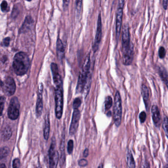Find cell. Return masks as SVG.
<instances>
[{
    "mask_svg": "<svg viewBox=\"0 0 168 168\" xmlns=\"http://www.w3.org/2000/svg\"><path fill=\"white\" fill-rule=\"evenodd\" d=\"M13 67L14 73L18 76L26 74L30 67V60L27 54L23 52L16 53L13 58Z\"/></svg>",
    "mask_w": 168,
    "mask_h": 168,
    "instance_id": "obj_1",
    "label": "cell"
},
{
    "mask_svg": "<svg viewBox=\"0 0 168 168\" xmlns=\"http://www.w3.org/2000/svg\"><path fill=\"white\" fill-rule=\"evenodd\" d=\"M90 58L89 54L86 58L83 64L82 70L78 78V82L76 87V92L77 93L82 92L87 83V80L90 73Z\"/></svg>",
    "mask_w": 168,
    "mask_h": 168,
    "instance_id": "obj_2",
    "label": "cell"
},
{
    "mask_svg": "<svg viewBox=\"0 0 168 168\" xmlns=\"http://www.w3.org/2000/svg\"><path fill=\"white\" fill-rule=\"evenodd\" d=\"M55 85V114L58 119L62 116L63 109V82Z\"/></svg>",
    "mask_w": 168,
    "mask_h": 168,
    "instance_id": "obj_3",
    "label": "cell"
},
{
    "mask_svg": "<svg viewBox=\"0 0 168 168\" xmlns=\"http://www.w3.org/2000/svg\"><path fill=\"white\" fill-rule=\"evenodd\" d=\"M122 107L121 97L119 92L117 91L114 97V106H113V119L116 126L120 125L122 119Z\"/></svg>",
    "mask_w": 168,
    "mask_h": 168,
    "instance_id": "obj_4",
    "label": "cell"
},
{
    "mask_svg": "<svg viewBox=\"0 0 168 168\" xmlns=\"http://www.w3.org/2000/svg\"><path fill=\"white\" fill-rule=\"evenodd\" d=\"M20 104L17 97H13L11 99L8 110V115L10 119L14 120L18 118L19 115Z\"/></svg>",
    "mask_w": 168,
    "mask_h": 168,
    "instance_id": "obj_5",
    "label": "cell"
},
{
    "mask_svg": "<svg viewBox=\"0 0 168 168\" xmlns=\"http://www.w3.org/2000/svg\"><path fill=\"white\" fill-rule=\"evenodd\" d=\"M55 139L53 137L49 150L50 168H56L59 161V154L57 151L55 150Z\"/></svg>",
    "mask_w": 168,
    "mask_h": 168,
    "instance_id": "obj_6",
    "label": "cell"
},
{
    "mask_svg": "<svg viewBox=\"0 0 168 168\" xmlns=\"http://www.w3.org/2000/svg\"><path fill=\"white\" fill-rule=\"evenodd\" d=\"M1 87L4 93L7 96H11L14 94L16 90V84L13 78L7 77L4 82H2Z\"/></svg>",
    "mask_w": 168,
    "mask_h": 168,
    "instance_id": "obj_7",
    "label": "cell"
},
{
    "mask_svg": "<svg viewBox=\"0 0 168 168\" xmlns=\"http://www.w3.org/2000/svg\"><path fill=\"white\" fill-rule=\"evenodd\" d=\"M122 43L123 51L129 50L133 45L130 40V31L128 24H125L123 27Z\"/></svg>",
    "mask_w": 168,
    "mask_h": 168,
    "instance_id": "obj_8",
    "label": "cell"
},
{
    "mask_svg": "<svg viewBox=\"0 0 168 168\" xmlns=\"http://www.w3.org/2000/svg\"><path fill=\"white\" fill-rule=\"evenodd\" d=\"M124 4L118 3V9L116 12V37L118 39L119 37L121 26H122V18H123V8Z\"/></svg>",
    "mask_w": 168,
    "mask_h": 168,
    "instance_id": "obj_9",
    "label": "cell"
},
{
    "mask_svg": "<svg viewBox=\"0 0 168 168\" xmlns=\"http://www.w3.org/2000/svg\"><path fill=\"white\" fill-rule=\"evenodd\" d=\"M102 19L101 13L99 14L97 21V31L96 34L95 38L94 44L93 46V50L94 52H96L98 50L99 44L101 40L102 35Z\"/></svg>",
    "mask_w": 168,
    "mask_h": 168,
    "instance_id": "obj_10",
    "label": "cell"
},
{
    "mask_svg": "<svg viewBox=\"0 0 168 168\" xmlns=\"http://www.w3.org/2000/svg\"><path fill=\"white\" fill-rule=\"evenodd\" d=\"M81 117V113L78 109H74L71 124L70 128L69 133L70 135H74L77 130L78 123Z\"/></svg>",
    "mask_w": 168,
    "mask_h": 168,
    "instance_id": "obj_11",
    "label": "cell"
},
{
    "mask_svg": "<svg viewBox=\"0 0 168 168\" xmlns=\"http://www.w3.org/2000/svg\"><path fill=\"white\" fill-rule=\"evenodd\" d=\"M43 84L40 83L39 86L38 94L37 99V104H36V114L38 116H40L42 115L43 109Z\"/></svg>",
    "mask_w": 168,
    "mask_h": 168,
    "instance_id": "obj_12",
    "label": "cell"
},
{
    "mask_svg": "<svg viewBox=\"0 0 168 168\" xmlns=\"http://www.w3.org/2000/svg\"><path fill=\"white\" fill-rule=\"evenodd\" d=\"M134 45L129 50L123 51V63L126 66L131 64L134 58Z\"/></svg>",
    "mask_w": 168,
    "mask_h": 168,
    "instance_id": "obj_13",
    "label": "cell"
},
{
    "mask_svg": "<svg viewBox=\"0 0 168 168\" xmlns=\"http://www.w3.org/2000/svg\"><path fill=\"white\" fill-rule=\"evenodd\" d=\"M152 118L154 125L157 127H159L161 125V118L159 108L156 105H153L151 108Z\"/></svg>",
    "mask_w": 168,
    "mask_h": 168,
    "instance_id": "obj_14",
    "label": "cell"
},
{
    "mask_svg": "<svg viewBox=\"0 0 168 168\" xmlns=\"http://www.w3.org/2000/svg\"><path fill=\"white\" fill-rule=\"evenodd\" d=\"M33 24V20L31 16H27L25 19L24 22H23V25L19 30V33H25L31 29Z\"/></svg>",
    "mask_w": 168,
    "mask_h": 168,
    "instance_id": "obj_15",
    "label": "cell"
},
{
    "mask_svg": "<svg viewBox=\"0 0 168 168\" xmlns=\"http://www.w3.org/2000/svg\"><path fill=\"white\" fill-rule=\"evenodd\" d=\"M142 96L144 99V102L145 104V108L146 110L148 111L150 108V94H149V90L148 88L146 85H143L141 89Z\"/></svg>",
    "mask_w": 168,
    "mask_h": 168,
    "instance_id": "obj_16",
    "label": "cell"
},
{
    "mask_svg": "<svg viewBox=\"0 0 168 168\" xmlns=\"http://www.w3.org/2000/svg\"><path fill=\"white\" fill-rule=\"evenodd\" d=\"M57 53L58 57L60 61H62L65 55V49L62 40L58 39L57 41Z\"/></svg>",
    "mask_w": 168,
    "mask_h": 168,
    "instance_id": "obj_17",
    "label": "cell"
},
{
    "mask_svg": "<svg viewBox=\"0 0 168 168\" xmlns=\"http://www.w3.org/2000/svg\"><path fill=\"white\" fill-rule=\"evenodd\" d=\"M12 130L11 127L7 125L2 131V139L4 141H7L12 136Z\"/></svg>",
    "mask_w": 168,
    "mask_h": 168,
    "instance_id": "obj_18",
    "label": "cell"
},
{
    "mask_svg": "<svg viewBox=\"0 0 168 168\" xmlns=\"http://www.w3.org/2000/svg\"><path fill=\"white\" fill-rule=\"evenodd\" d=\"M50 132V120L49 114H47L45 116V121L44 128V137L45 140H48Z\"/></svg>",
    "mask_w": 168,
    "mask_h": 168,
    "instance_id": "obj_19",
    "label": "cell"
},
{
    "mask_svg": "<svg viewBox=\"0 0 168 168\" xmlns=\"http://www.w3.org/2000/svg\"><path fill=\"white\" fill-rule=\"evenodd\" d=\"M65 162V136L64 135L61 140L60 150V162L61 165H64Z\"/></svg>",
    "mask_w": 168,
    "mask_h": 168,
    "instance_id": "obj_20",
    "label": "cell"
},
{
    "mask_svg": "<svg viewBox=\"0 0 168 168\" xmlns=\"http://www.w3.org/2000/svg\"><path fill=\"white\" fill-rule=\"evenodd\" d=\"M126 162L127 166L129 168H135L136 164L132 152L130 150H128L126 154Z\"/></svg>",
    "mask_w": 168,
    "mask_h": 168,
    "instance_id": "obj_21",
    "label": "cell"
},
{
    "mask_svg": "<svg viewBox=\"0 0 168 168\" xmlns=\"http://www.w3.org/2000/svg\"><path fill=\"white\" fill-rule=\"evenodd\" d=\"M9 152H10V150L7 146L2 147L1 149V152H0L1 159H3L4 158L7 156L9 154Z\"/></svg>",
    "mask_w": 168,
    "mask_h": 168,
    "instance_id": "obj_22",
    "label": "cell"
},
{
    "mask_svg": "<svg viewBox=\"0 0 168 168\" xmlns=\"http://www.w3.org/2000/svg\"><path fill=\"white\" fill-rule=\"evenodd\" d=\"M113 99L111 96H108L106 98L105 102V108L106 111L110 109L113 105Z\"/></svg>",
    "mask_w": 168,
    "mask_h": 168,
    "instance_id": "obj_23",
    "label": "cell"
},
{
    "mask_svg": "<svg viewBox=\"0 0 168 168\" xmlns=\"http://www.w3.org/2000/svg\"><path fill=\"white\" fill-rule=\"evenodd\" d=\"M163 128L164 131L165 135L168 138V118L165 116L163 121Z\"/></svg>",
    "mask_w": 168,
    "mask_h": 168,
    "instance_id": "obj_24",
    "label": "cell"
},
{
    "mask_svg": "<svg viewBox=\"0 0 168 168\" xmlns=\"http://www.w3.org/2000/svg\"><path fill=\"white\" fill-rule=\"evenodd\" d=\"M82 6V0H76V8L77 13L80 14Z\"/></svg>",
    "mask_w": 168,
    "mask_h": 168,
    "instance_id": "obj_25",
    "label": "cell"
},
{
    "mask_svg": "<svg viewBox=\"0 0 168 168\" xmlns=\"http://www.w3.org/2000/svg\"><path fill=\"white\" fill-rule=\"evenodd\" d=\"M73 148H74V142L73 140H69L68 143V153L69 154H71L73 152Z\"/></svg>",
    "mask_w": 168,
    "mask_h": 168,
    "instance_id": "obj_26",
    "label": "cell"
},
{
    "mask_svg": "<svg viewBox=\"0 0 168 168\" xmlns=\"http://www.w3.org/2000/svg\"><path fill=\"white\" fill-rule=\"evenodd\" d=\"M160 75L161 76V78H162L164 81L165 82L166 85H167V87L168 88V81L167 80V74H166V71H165V70H162L161 71V70H160Z\"/></svg>",
    "mask_w": 168,
    "mask_h": 168,
    "instance_id": "obj_27",
    "label": "cell"
},
{
    "mask_svg": "<svg viewBox=\"0 0 168 168\" xmlns=\"http://www.w3.org/2000/svg\"><path fill=\"white\" fill-rule=\"evenodd\" d=\"M158 54H159V57L161 59H163L164 58L166 55V50L165 49L164 47L163 46H161L159 48V51H158Z\"/></svg>",
    "mask_w": 168,
    "mask_h": 168,
    "instance_id": "obj_28",
    "label": "cell"
},
{
    "mask_svg": "<svg viewBox=\"0 0 168 168\" xmlns=\"http://www.w3.org/2000/svg\"><path fill=\"white\" fill-rule=\"evenodd\" d=\"M81 102L80 98H77L75 99L74 103H73V108L74 109H78V108L80 107L81 106Z\"/></svg>",
    "mask_w": 168,
    "mask_h": 168,
    "instance_id": "obj_29",
    "label": "cell"
},
{
    "mask_svg": "<svg viewBox=\"0 0 168 168\" xmlns=\"http://www.w3.org/2000/svg\"><path fill=\"white\" fill-rule=\"evenodd\" d=\"M139 120L141 123H143L145 122L146 120V114L144 112H142L140 113L139 115Z\"/></svg>",
    "mask_w": 168,
    "mask_h": 168,
    "instance_id": "obj_30",
    "label": "cell"
},
{
    "mask_svg": "<svg viewBox=\"0 0 168 168\" xmlns=\"http://www.w3.org/2000/svg\"><path fill=\"white\" fill-rule=\"evenodd\" d=\"M20 166V162L18 158L14 159L13 161V168H19Z\"/></svg>",
    "mask_w": 168,
    "mask_h": 168,
    "instance_id": "obj_31",
    "label": "cell"
},
{
    "mask_svg": "<svg viewBox=\"0 0 168 168\" xmlns=\"http://www.w3.org/2000/svg\"><path fill=\"white\" fill-rule=\"evenodd\" d=\"M5 97H1V100H0V105H1V114H2L3 111L4 109V105H5Z\"/></svg>",
    "mask_w": 168,
    "mask_h": 168,
    "instance_id": "obj_32",
    "label": "cell"
},
{
    "mask_svg": "<svg viewBox=\"0 0 168 168\" xmlns=\"http://www.w3.org/2000/svg\"><path fill=\"white\" fill-rule=\"evenodd\" d=\"M8 3L6 1H3L1 5V8L2 12H4L8 8Z\"/></svg>",
    "mask_w": 168,
    "mask_h": 168,
    "instance_id": "obj_33",
    "label": "cell"
},
{
    "mask_svg": "<svg viewBox=\"0 0 168 168\" xmlns=\"http://www.w3.org/2000/svg\"><path fill=\"white\" fill-rule=\"evenodd\" d=\"M78 165L81 167H84L87 165L88 162L86 159H81L78 161Z\"/></svg>",
    "mask_w": 168,
    "mask_h": 168,
    "instance_id": "obj_34",
    "label": "cell"
},
{
    "mask_svg": "<svg viewBox=\"0 0 168 168\" xmlns=\"http://www.w3.org/2000/svg\"><path fill=\"white\" fill-rule=\"evenodd\" d=\"M10 40H11V39L9 37H7L6 38L4 39L3 40V44H4V46H8L9 45V43H10Z\"/></svg>",
    "mask_w": 168,
    "mask_h": 168,
    "instance_id": "obj_35",
    "label": "cell"
},
{
    "mask_svg": "<svg viewBox=\"0 0 168 168\" xmlns=\"http://www.w3.org/2000/svg\"><path fill=\"white\" fill-rule=\"evenodd\" d=\"M63 1L64 8H68L70 0H63Z\"/></svg>",
    "mask_w": 168,
    "mask_h": 168,
    "instance_id": "obj_36",
    "label": "cell"
},
{
    "mask_svg": "<svg viewBox=\"0 0 168 168\" xmlns=\"http://www.w3.org/2000/svg\"><path fill=\"white\" fill-rule=\"evenodd\" d=\"M168 0H163V8L165 10H166L167 9V7H168Z\"/></svg>",
    "mask_w": 168,
    "mask_h": 168,
    "instance_id": "obj_37",
    "label": "cell"
},
{
    "mask_svg": "<svg viewBox=\"0 0 168 168\" xmlns=\"http://www.w3.org/2000/svg\"><path fill=\"white\" fill-rule=\"evenodd\" d=\"M89 154V150L88 149H85V150L84 151V152H83V156L84 157H87L88 156Z\"/></svg>",
    "mask_w": 168,
    "mask_h": 168,
    "instance_id": "obj_38",
    "label": "cell"
},
{
    "mask_svg": "<svg viewBox=\"0 0 168 168\" xmlns=\"http://www.w3.org/2000/svg\"><path fill=\"white\" fill-rule=\"evenodd\" d=\"M0 167H1V168H6V165L4 164H1V166H0Z\"/></svg>",
    "mask_w": 168,
    "mask_h": 168,
    "instance_id": "obj_39",
    "label": "cell"
},
{
    "mask_svg": "<svg viewBox=\"0 0 168 168\" xmlns=\"http://www.w3.org/2000/svg\"><path fill=\"white\" fill-rule=\"evenodd\" d=\"M103 167V166H102H102H99V167Z\"/></svg>",
    "mask_w": 168,
    "mask_h": 168,
    "instance_id": "obj_40",
    "label": "cell"
},
{
    "mask_svg": "<svg viewBox=\"0 0 168 168\" xmlns=\"http://www.w3.org/2000/svg\"><path fill=\"white\" fill-rule=\"evenodd\" d=\"M26 1H31L32 0H26Z\"/></svg>",
    "mask_w": 168,
    "mask_h": 168,
    "instance_id": "obj_41",
    "label": "cell"
}]
</instances>
